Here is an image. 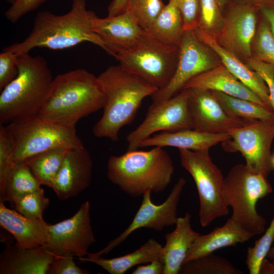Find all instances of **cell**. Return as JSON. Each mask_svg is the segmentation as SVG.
Masks as SVG:
<instances>
[{"label":"cell","instance_id":"1f68e13d","mask_svg":"<svg viewBox=\"0 0 274 274\" xmlns=\"http://www.w3.org/2000/svg\"><path fill=\"white\" fill-rule=\"evenodd\" d=\"M162 0H128L125 11L144 30H148L165 7Z\"/></svg>","mask_w":274,"mask_h":274},{"label":"cell","instance_id":"bcb514c9","mask_svg":"<svg viewBox=\"0 0 274 274\" xmlns=\"http://www.w3.org/2000/svg\"><path fill=\"white\" fill-rule=\"evenodd\" d=\"M260 273L274 274V264L268 259H264L260 270Z\"/></svg>","mask_w":274,"mask_h":274},{"label":"cell","instance_id":"603a6c76","mask_svg":"<svg viewBox=\"0 0 274 274\" xmlns=\"http://www.w3.org/2000/svg\"><path fill=\"white\" fill-rule=\"evenodd\" d=\"M191 215L186 213L177 218L174 231L164 236L166 243L162 251L165 268L163 274H178L193 243L200 234L191 225Z\"/></svg>","mask_w":274,"mask_h":274},{"label":"cell","instance_id":"74e56055","mask_svg":"<svg viewBox=\"0 0 274 274\" xmlns=\"http://www.w3.org/2000/svg\"><path fill=\"white\" fill-rule=\"evenodd\" d=\"M182 17L183 30H194L198 27L200 0H173Z\"/></svg>","mask_w":274,"mask_h":274},{"label":"cell","instance_id":"d6986e66","mask_svg":"<svg viewBox=\"0 0 274 274\" xmlns=\"http://www.w3.org/2000/svg\"><path fill=\"white\" fill-rule=\"evenodd\" d=\"M0 225L11 233L16 244L29 249L44 246L48 241L49 225L44 219L27 218L0 202Z\"/></svg>","mask_w":274,"mask_h":274},{"label":"cell","instance_id":"836d02e7","mask_svg":"<svg viewBox=\"0 0 274 274\" xmlns=\"http://www.w3.org/2000/svg\"><path fill=\"white\" fill-rule=\"evenodd\" d=\"M16 211L29 218L43 219L44 210L49 204L42 187L33 192L20 196L11 203Z\"/></svg>","mask_w":274,"mask_h":274},{"label":"cell","instance_id":"681fc988","mask_svg":"<svg viewBox=\"0 0 274 274\" xmlns=\"http://www.w3.org/2000/svg\"><path fill=\"white\" fill-rule=\"evenodd\" d=\"M266 257L270 261L274 260V246L271 248Z\"/></svg>","mask_w":274,"mask_h":274},{"label":"cell","instance_id":"8d00e7d4","mask_svg":"<svg viewBox=\"0 0 274 274\" xmlns=\"http://www.w3.org/2000/svg\"><path fill=\"white\" fill-rule=\"evenodd\" d=\"M12 148L5 125L0 124V195L4 192L7 179L13 164Z\"/></svg>","mask_w":274,"mask_h":274},{"label":"cell","instance_id":"f1b7e54d","mask_svg":"<svg viewBox=\"0 0 274 274\" xmlns=\"http://www.w3.org/2000/svg\"><path fill=\"white\" fill-rule=\"evenodd\" d=\"M41 185L25 161L14 163L0 195L1 202L12 203L18 197L40 189Z\"/></svg>","mask_w":274,"mask_h":274},{"label":"cell","instance_id":"e575fe53","mask_svg":"<svg viewBox=\"0 0 274 274\" xmlns=\"http://www.w3.org/2000/svg\"><path fill=\"white\" fill-rule=\"evenodd\" d=\"M253 42L252 56L274 67V36L262 16Z\"/></svg>","mask_w":274,"mask_h":274},{"label":"cell","instance_id":"6da1fadb","mask_svg":"<svg viewBox=\"0 0 274 274\" xmlns=\"http://www.w3.org/2000/svg\"><path fill=\"white\" fill-rule=\"evenodd\" d=\"M96 17L93 11L86 8V0H72L71 9L63 15L40 11L35 17L29 35L23 41L3 50L19 55L28 53L35 48L60 50L89 42L109 54L106 44L93 29Z\"/></svg>","mask_w":274,"mask_h":274},{"label":"cell","instance_id":"5b68a950","mask_svg":"<svg viewBox=\"0 0 274 274\" xmlns=\"http://www.w3.org/2000/svg\"><path fill=\"white\" fill-rule=\"evenodd\" d=\"M105 99L97 77L82 68L58 75L39 113L41 117L76 125L81 118L102 109Z\"/></svg>","mask_w":274,"mask_h":274},{"label":"cell","instance_id":"83f0119b","mask_svg":"<svg viewBox=\"0 0 274 274\" xmlns=\"http://www.w3.org/2000/svg\"><path fill=\"white\" fill-rule=\"evenodd\" d=\"M70 149H52L34 155L24 161L40 183L50 187Z\"/></svg>","mask_w":274,"mask_h":274},{"label":"cell","instance_id":"7bdbcfd3","mask_svg":"<svg viewBox=\"0 0 274 274\" xmlns=\"http://www.w3.org/2000/svg\"><path fill=\"white\" fill-rule=\"evenodd\" d=\"M255 6L261 15L267 22L274 36V0H261Z\"/></svg>","mask_w":274,"mask_h":274},{"label":"cell","instance_id":"e0dca14e","mask_svg":"<svg viewBox=\"0 0 274 274\" xmlns=\"http://www.w3.org/2000/svg\"><path fill=\"white\" fill-rule=\"evenodd\" d=\"M93 161L84 146L70 149L50 188L59 199L75 197L90 184Z\"/></svg>","mask_w":274,"mask_h":274},{"label":"cell","instance_id":"7a4b0ae2","mask_svg":"<svg viewBox=\"0 0 274 274\" xmlns=\"http://www.w3.org/2000/svg\"><path fill=\"white\" fill-rule=\"evenodd\" d=\"M97 78L105 103L92 132L97 138L118 141L119 131L133 121L143 99L158 89L120 64L108 67Z\"/></svg>","mask_w":274,"mask_h":274},{"label":"cell","instance_id":"f5cc1de1","mask_svg":"<svg viewBox=\"0 0 274 274\" xmlns=\"http://www.w3.org/2000/svg\"><path fill=\"white\" fill-rule=\"evenodd\" d=\"M272 263L274 264V260L272 261Z\"/></svg>","mask_w":274,"mask_h":274},{"label":"cell","instance_id":"ab89813d","mask_svg":"<svg viewBox=\"0 0 274 274\" xmlns=\"http://www.w3.org/2000/svg\"><path fill=\"white\" fill-rule=\"evenodd\" d=\"M247 65L257 72L265 81L268 88L270 100L274 112V67L253 56L247 59Z\"/></svg>","mask_w":274,"mask_h":274},{"label":"cell","instance_id":"d4e9b609","mask_svg":"<svg viewBox=\"0 0 274 274\" xmlns=\"http://www.w3.org/2000/svg\"><path fill=\"white\" fill-rule=\"evenodd\" d=\"M230 139L228 133L211 134L188 129L174 132L162 131L143 141L140 148L173 147L193 151L209 150Z\"/></svg>","mask_w":274,"mask_h":274},{"label":"cell","instance_id":"7dc6e473","mask_svg":"<svg viewBox=\"0 0 274 274\" xmlns=\"http://www.w3.org/2000/svg\"><path fill=\"white\" fill-rule=\"evenodd\" d=\"M261 0H232V3L242 5H255Z\"/></svg>","mask_w":274,"mask_h":274},{"label":"cell","instance_id":"d590c367","mask_svg":"<svg viewBox=\"0 0 274 274\" xmlns=\"http://www.w3.org/2000/svg\"><path fill=\"white\" fill-rule=\"evenodd\" d=\"M216 0H200L198 27L214 36L220 30L224 18Z\"/></svg>","mask_w":274,"mask_h":274},{"label":"cell","instance_id":"30bf717a","mask_svg":"<svg viewBox=\"0 0 274 274\" xmlns=\"http://www.w3.org/2000/svg\"><path fill=\"white\" fill-rule=\"evenodd\" d=\"M227 133L230 139L221 143L224 150L240 152L251 172L267 178L272 170L270 150L274 139V119L253 120Z\"/></svg>","mask_w":274,"mask_h":274},{"label":"cell","instance_id":"ee69618b","mask_svg":"<svg viewBox=\"0 0 274 274\" xmlns=\"http://www.w3.org/2000/svg\"><path fill=\"white\" fill-rule=\"evenodd\" d=\"M165 265L163 260H155L146 265H139L132 274H163Z\"/></svg>","mask_w":274,"mask_h":274},{"label":"cell","instance_id":"4dcf8cb0","mask_svg":"<svg viewBox=\"0 0 274 274\" xmlns=\"http://www.w3.org/2000/svg\"><path fill=\"white\" fill-rule=\"evenodd\" d=\"M181 274H243L226 258L211 253L184 264Z\"/></svg>","mask_w":274,"mask_h":274},{"label":"cell","instance_id":"44dd1931","mask_svg":"<svg viewBox=\"0 0 274 274\" xmlns=\"http://www.w3.org/2000/svg\"><path fill=\"white\" fill-rule=\"evenodd\" d=\"M55 256L43 247L8 245L1 255V274H48Z\"/></svg>","mask_w":274,"mask_h":274},{"label":"cell","instance_id":"4316f807","mask_svg":"<svg viewBox=\"0 0 274 274\" xmlns=\"http://www.w3.org/2000/svg\"><path fill=\"white\" fill-rule=\"evenodd\" d=\"M162 42L179 47L184 32L181 13L169 0L150 28L146 30Z\"/></svg>","mask_w":274,"mask_h":274},{"label":"cell","instance_id":"ffe728a7","mask_svg":"<svg viewBox=\"0 0 274 274\" xmlns=\"http://www.w3.org/2000/svg\"><path fill=\"white\" fill-rule=\"evenodd\" d=\"M93 29L106 44L112 56L115 49L132 47L144 30L126 11L103 18L96 17L93 21Z\"/></svg>","mask_w":274,"mask_h":274},{"label":"cell","instance_id":"ac0fdd59","mask_svg":"<svg viewBox=\"0 0 274 274\" xmlns=\"http://www.w3.org/2000/svg\"><path fill=\"white\" fill-rule=\"evenodd\" d=\"M194 31L199 40L216 53L229 71L257 94L268 109L273 111L268 88L262 77L243 63L235 54L221 46L215 36L199 28Z\"/></svg>","mask_w":274,"mask_h":274},{"label":"cell","instance_id":"7c38bea8","mask_svg":"<svg viewBox=\"0 0 274 274\" xmlns=\"http://www.w3.org/2000/svg\"><path fill=\"white\" fill-rule=\"evenodd\" d=\"M186 183V180L180 178L175 184L166 199L160 204H155L151 200L150 191L143 195V200L129 225L118 236L111 241L104 248L93 253H89L87 258L93 259L107 254L123 242L135 230L142 228L162 231L165 227L176 224L178 203Z\"/></svg>","mask_w":274,"mask_h":274},{"label":"cell","instance_id":"7402d4cb","mask_svg":"<svg viewBox=\"0 0 274 274\" xmlns=\"http://www.w3.org/2000/svg\"><path fill=\"white\" fill-rule=\"evenodd\" d=\"M190 88L221 92L233 97L251 101L268 108L257 94L237 79L223 64H219L192 78L183 88Z\"/></svg>","mask_w":274,"mask_h":274},{"label":"cell","instance_id":"277c9868","mask_svg":"<svg viewBox=\"0 0 274 274\" xmlns=\"http://www.w3.org/2000/svg\"><path fill=\"white\" fill-rule=\"evenodd\" d=\"M18 67L17 77L1 91V124L38 115L51 88L54 79L42 56L18 55Z\"/></svg>","mask_w":274,"mask_h":274},{"label":"cell","instance_id":"816d5d0a","mask_svg":"<svg viewBox=\"0 0 274 274\" xmlns=\"http://www.w3.org/2000/svg\"><path fill=\"white\" fill-rule=\"evenodd\" d=\"M17 0H7V2L11 5L13 4Z\"/></svg>","mask_w":274,"mask_h":274},{"label":"cell","instance_id":"f546056e","mask_svg":"<svg viewBox=\"0 0 274 274\" xmlns=\"http://www.w3.org/2000/svg\"><path fill=\"white\" fill-rule=\"evenodd\" d=\"M225 112L230 116L247 120L274 119V112L251 101L212 91Z\"/></svg>","mask_w":274,"mask_h":274},{"label":"cell","instance_id":"f907efd6","mask_svg":"<svg viewBox=\"0 0 274 274\" xmlns=\"http://www.w3.org/2000/svg\"><path fill=\"white\" fill-rule=\"evenodd\" d=\"M270 163L272 169L274 170V153L271 155Z\"/></svg>","mask_w":274,"mask_h":274},{"label":"cell","instance_id":"8992f818","mask_svg":"<svg viewBox=\"0 0 274 274\" xmlns=\"http://www.w3.org/2000/svg\"><path fill=\"white\" fill-rule=\"evenodd\" d=\"M76 125L44 118L38 114L5 125L12 148L13 163L54 148L84 146Z\"/></svg>","mask_w":274,"mask_h":274},{"label":"cell","instance_id":"60d3db41","mask_svg":"<svg viewBox=\"0 0 274 274\" xmlns=\"http://www.w3.org/2000/svg\"><path fill=\"white\" fill-rule=\"evenodd\" d=\"M46 0H17L5 13L7 20L15 23L22 16L39 8Z\"/></svg>","mask_w":274,"mask_h":274},{"label":"cell","instance_id":"2e32d148","mask_svg":"<svg viewBox=\"0 0 274 274\" xmlns=\"http://www.w3.org/2000/svg\"><path fill=\"white\" fill-rule=\"evenodd\" d=\"M189 89L188 109L192 129L211 134L224 133L251 121L229 116L212 91Z\"/></svg>","mask_w":274,"mask_h":274},{"label":"cell","instance_id":"9a60e30c","mask_svg":"<svg viewBox=\"0 0 274 274\" xmlns=\"http://www.w3.org/2000/svg\"><path fill=\"white\" fill-rule=\"evenodd\" d=\"M257 7L232 2L223 25L215 36L218 43L248 59L252 57L251 46L257 32Z\"/></svg>","mask_w":274,"mask_h":274},{"label":"cell","instance_id":"d6a6232c","mask_svg":"<svg viewBox=\"0 0 274 274\" xmlns=\"http://www.w3.org/2000/svg\"><path fill=\"white\" fill-rule=\"evenodd\" d=\"M263 235L247 249L246 264L250 274H259L261 264L274 241V216Z\"/></svg>","mask_w":274,"mask_h":274},{"label":"cell","instance_id":"f35d334b","mask_svg":"<svg viewBox=\"0 0 274 274\" xmlns=\"http://www.w3.org/2000/svg\"><path fill=\"white\" fill-rule=\"evenodd\" d=\"M18 73V55L3 50L0 54L1 91L17 77Z\"/></svg>","mask_w":274,"mask_h":274},{"label":"cell","instance_id":"4fadbf2b","mask_svg":"<svg viewBox=\"0 0 274 274\" xmlns=\"http://www.w3.org/2000/svg\"><path fill=\"white\" fill-rule=\"evenodd\" d=\"M90 204L83 202L72 217L49 225V236L43 246L55 256L83 257L96 242L90 222Z\"/></svg>","mask_w":274,"mask_h":274},{"label":"cell","instance_id":"b9f144b4","mask_svg":"<svg viewBox=\"0 0 274 274\" xmlns=\"http://www.w3.org/2000/svg\"><path fill=\"white\" fill-rule=\"evenodd\" d=\"M90 272L78 266L71 256H55L48 274H87Z\"/></svg>","mask_w":274,"mask_h":274},{"label":"cell","instance_id":"f6af8a7d","mask_svg":"<svg viewBox=\"0 0 274 274\" xmlns=\"http://www.w3.org/2000/svg\"><path fill=\"white\" fill-rule=\"evenodd\" d=\"M128 0H112L108 7V16H114L125 12Z\"/></svg>","mask_w":274,"mask_h":274},{"label":"cell","instance_id":"484cf974","mask_svg":"<svg viewBox=\"0 0 274 274\" xmlns=\"http://www.w3.org/2000/svg\"><path fill=\"white\" fill-rule=\"evenodd\" d=\"M162 245L154 238H150L134 251L120 257L112 259L101 257L87 259L83 257L78 258V259L92 262L111 274H123L136 265L147 264L155 260H162Z\"/></svg>","mask_w":274,"mask_h":274},{"label":"cell","instance_id":"8fae6325","mask_svg":"<svg viewBox=\"0 0 274 274\" xmlns=\"http://www.w3.org/2000/svg\"><path fill=\"white\" fill-rule=\"evenodd\" d=\"M189 89L173 97L152 102L143 121L126 137L127 150L140 148V144L160 131L174 132L192 129L188 109Z\"/></svg>","mask_w":274,"mask_h":274},{"label":"cell","instance_id":"cb8c5ba5","mask_svg":"<svg viewBox=\"0 0 274 274\" xmlns=\"http://www.w3.org/2000/svg\"><path fill=\"white\" fill-rule=\"evenodd\" d=\"M254 236L230 218L222 226L216 227L208 234H200L188 251L184 264L218 249L244 243Z\"/></svg>","mask_w":274,"mask_h":274},{"label":"cell","instance_id":"9c48e42d","mask_svg":"<svg viewBox=\"0 0 274 274\" xmlns=\"http://www.w3.org/2000/svg\"><path fill=\"white\" fill-rule=\"evenodd\" d=\"M209 151L179 149L181 164L192 176L196 186L199 220L203 227L229 214L223 195L224 177L212 160Z\"/></svg>","mask_w":274,"mask_h":274},{"label":"cell","instance_id":"ba28073f","mask_svg":"<svg viewBox=\"0 0 274 274\" xmlns=\"http://www.w3.org/2000/svg\"><path fill=\"white\" fill-rule=\"evenodd\" d=\"M178 53V47L167 44L144 30L132 47L115 49L112 56L120 65L159 90L173 78Z\"/></svg>","mask_w":274,"mask_h":274},{"label":"cell","instance_id":"c3c4849f","mask_svg":"<svg viewBox=\"0 0 274 274\" xmlns=\"http://www.w3.org/2000/svg\"><path fill=\"white\" fill-rule=\"evenodd\" d=\"M222 11L225 8L229 0H216Z\"/></svg>","mask_w":274,"mask_h":274},{"label":"cell","instance_id":"5bb4252c","mask_svg":"<svg viewBox=\"0 0 274 274\" xmlns=\"http://www.w3.org/2000/svg\"><path fill=\"white\" fill-rule=\"evenodd\" d=\"M216 60L207 46L196 36L194 30L184 31L179 46L176 68L169 83L151 96L152 102L169 98L182 90L193 77L216 66Z\"/></svg>","mask_w":274,"mask_h":274},{"label":"cell","instance_id":"52a82bcc","mask_svg":"<svg viewBox=\"0 0 274 274\" xmlns=\"http://www.w3.org/2000/svg\"><path fill=\"white\" fill-rule=\"evenodd\" d=\"M272 192L267 178L253 173L246 164L234 165L224 179L223 198L232 208L230 218L254 236L263 233L266 223L257 212V201Z\"/></svg>","mask_w":274,"mask_h":274},{"label":"cell","instance_id":"3957f363","mask_svg":"<svg viewBox=\"0 0 274 274\" xmlns=\"http://www.w3.org/2000/svg\"><path fill=\"white\" fill-rule=\"evenodd\" d=\"M174 171L170 156L160 147L127 150L120 156L111 155L107 163L109 180L132 197L148 191H163L171 183Z\"/></svg>","mask_w":274,"mask_h":274}]
</instances>
